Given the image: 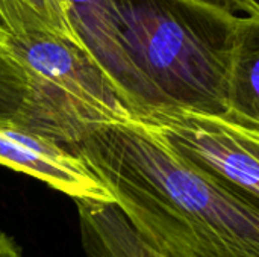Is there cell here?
<instances>
[{"mask_svg": "<svg viewBox=\"0 0 259 257\" xmlns=\"http://www.w3.org/2000/svg\"><path fill=\"white\" fill-rule=\"evenodd\" d=\"M162 257H259V200L168 147L138 120L99 127L71 150Z\"/></svg>", "mask_w": 259, "mask_h": 257, "instance_id": "obj_1", "label": "cell"}, {"mask_svg": "<svg viewBox=\"0 0 259 257\" xmlns=\"http://www.w3.org/2000/svg\"><path fill=\"white\" fill-rule=\"evenodd\" d=\"M112 5L127 56L159 106L229 109V58L243 17L193 0Z\"/></svg>", "mask_w": 259, "mask_h": 257, "instance_id": "obj_2", "label": "cell"}, {"mask_svg": "<svg viewBox=\"0 0 259 257\" xmlns=\"http://www.w3.org/2000/svg\"><path fill=\"white\" fill-rule=\"evenodd\" d=\"M27 77L20 129L71 150L93 130L134 118L117 88L79 44L53 35H11Z\"/></svg>", "mask_w": 259, "mask_h": 257, "instance_id": "obj_3", "label": "cell"}, {"mask_svg": "<svg viewBox=\"0 0 259 257\" xmlns=\"http://www.w3.org/2000/svg\"><path fill=\"white\" fill-rule=\"evenodd\" d=\"M134 118L190 162L259 200V120L170 105Z\"/></svg>", "mask_w": 259, "mask_h": 257, "instance_id": "obj_4", "label": "cell"}, {"mask_svg": "<svg viewBox=\"0 0 259 257\" xmlns=\"http://www.w3.org/2000/svg\"><path fill=\"white\" fill-rule=\"evenodd\" d=\"M62 3L85 50L117 88L132 115L158 108L156 97L127 56L112 0H62Z\"/></svg>", "mask_w": 259, "mask_h": 257, "instance_id": "obj_5", "label": "cell"}, {"mask_svg": "<svg viewBox=\"0 0 259 257\" xmlns=\"http://www.w3.org/2000/svg\"><path fill=\"white\" fill-rule=\"evenodd\" d=\"M0 164L74 198L114 203L88 167L59 144L0 121Z\"/></svg>", "mask_w": 259, "mask_h": 257, "instance_id": "obj_6", "label": "cell"}, {"mask_svg": "<svg viewBox=\"0 0 259 257\" xmlns=\"http://www.w3.org/2000/svg\"><path fill=\"white\" fill-rule=\"evenodd\" d=\"M229 109L259 120V15L243 17L229 58Z\"/></svg>", "mask_w": 259, "mask_h": 257, "instance_id": "obj_7", "label": "cell"}, {"mask_svg": "<svg viewBox=\"0 0 259 257\" xmlns=\"http://www.w3.org/2000/svg\"><path fill=\"white\" fill-rule=\"evenodd\" d=\"M0 26L14 36L53 35L83 47L62 0H0Z\"/></svg>", "mask_w": 259, "mask_h": 257, "instance_id": "obj_8", "label": "cell"}, {"mask_svg": "<svg viewBox=\"0 0 259 257\" xmlns=\"http://www.w3.org/2000/svg\"><path fill=\"white\" fill-rule=\"evenodd\" d=\"M27 94V77L11 47V33L0 26V121H14Z\"/></svg>", "mask_w": 259, "mask_h": 257, "instance_id": "obj_9", "label": "cell"}, {"mask_svg": "<svg viewBox=\"0 0 259 257\" xmlns=\"http://www.w3.org/2000/svg\"><path fill=\"white\" fill-rule=\"evenodd\" d=\"M200 5L237 15V17H255L259 15L258 0H193Z\"/></svg>", "mask_w": 259, "mask_h": 257, "instance_id": "obj_10", "label": "cell"}, {"mask_svg": "<svg viewBox=\"0 0 259 257\" xmlns=\"http://www.w3.org/2000/svg\"><path fill=\"white\" fill-rule=\"evenodd\" d=\"M0 257H21L20 248L12 238L0 232Z\"/></svg>", "mask_w": 259, "mask_h": 257, "instance_id": "obj_11", "label": "cell"}, {"mask_svg": "<svg viewBox=\"0 0 259 257\" xmlns=\"http://www.w3.org/2000/svg\"><path fill=\"white\" fill-rule=\"evenodd\" d=\"M158 257H162V256H158Z\"/></svg>", "mask_w": 259, "mask_h": 257, "instance_id": "obj_12", "label": "cell"}, {"mask_svg": "<svg viewBox=\"0 0 259 257\" xmlns=\"http://www.w3.org/2000/svg\"><path fill=\"white\" fill-rule=\"evenodd\" d=\"M258 2H259V0H258Z\"/></svg>", "mask_w": 259, "mask_h": 257, "instance_id": "obj_13", "label": "cell"}]
</instances>
